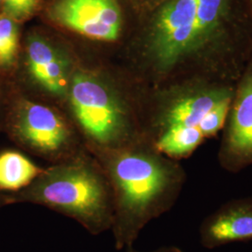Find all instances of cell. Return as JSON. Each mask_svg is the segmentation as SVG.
<instances>
[{"instance_id":"16","label":"cell","mask_w":252,"mask_h":252,"mask_svg":"<svg viewBox=\"0 0 252 252\" xmlns=\"http://www.w3.org/2000/svg\"><path fill=\"white\" fill-rule=\"evenodd\" d=\"M6 14L13 20L30 16L36 9L37 0H2Z\"/></svg>"},{"instance_id":"1","label":"cell","mask_w":252,"mask_h":252,"mask_svg":"<svg viewBox=\"0 0 252 252\" xmlns=\"http://www.w3.org/2000/svg\"><path fill=\"white\" fill-rule=\"evenodd\" d=\"M106 176L113 196V234L118 251L133 246L145 226L168 212L180 196L182 177L156 153L108 150Z\"/></svg>"},{"instance_id":"18","label":"cell","mask_w":252,"mask_h":252,"mask_svg":"<svg viewBox=\"0 0 252 252\" xmlns=\"http://www.w3.org/2000/svg\"><path fill=\"white\" fill-rule=\"evenodd\" d=\"M8 206V200H7V193L0 191V208Z\"/></svg>"},{"instance_id":"9","label":"cell","mask_w":252,"mask_h":252,"mask_svg":"<svg viewBox=\"0 0 252 252\" xmlns=\"http://www.w3.org/2000/svg\"><path fill=\"white\" fill-rule=\"evenodd\" d=\"M230 97L231 94L229 92L218 90L202 93L180 100L168 110L164 119V126L197 127L201 120L212 108Z\"/></svg>"},{"instance_id":"8","label":"cell","mask_w":252,"mask_h":252,"mask_svg":"<svg viewBox=\"0 0 252 252\" xmlns=\"http://www.w3.org/2000/svg\"><path fill=\"white\" fill-rule=\"evenodd\" d=\"M223 156L229 166L252 162V72L243 81L234 105Z\"/></svg>"},{"instance_id":"14","label":"cell","mask_w":252,"mask_h":252,"mask_svg":"<svg viewBox=\"0 0 252 252\" xmlns=\"http://www.w3.org/2000/svg\"><path fill=\"white\" fill-rule=\"evenodd\" d=\"M18 46V28L14 20L0 16V63L11 64Z\"/></svg>"},{"instance_id":"12","label":"cell","mask_w":252,"mask_h":252,"mask_svg":"<svg viewBox=\"0 0 252 252\" xmlns=\"http://www.w3.org/2000/svg\"><path fill=\"white\" fill-rule=\"evenodd\" d=\"M225 0H197L192 51L206 45L216 32Z\"/></svg>"},{"instance_id":"10","label":"cell","mask_w":252,"mask_h":252,"mask_svg":"<svg viewBox=\"0 0 252 252\" xmlns=\"http://www.w3.org/2000/svg\"><path fill=\"white\" fill-rule=\"evenodd\" d=\"M42 171L22 153L14 151L0 153V191L14 193L26 189Z\"/></svg>"},{"instance_id":"17","label":"cell","mask_w":252,"mask_h":252,"mask_svg":"<svg viewBox=\"0 0 252 252\" xmlns=\"http://www.w3.org/2000/svg\"><path fill=\"white\" fill-rule=\"evenodd\" d=\"M126 252H184L180 248L177 247V246H164V247H161L159 249H156L154 251H151V252H140L134 249L133 246L127 247L126 249Z\"/></svg>"},{"instance_id":"6","label":"cell","mask_w":252,"mask_h":252,"mask_svg":"<svg viewBox=\"0 0 252 252\" xmlns=\"http://www.w3.org/2000/svg\"><path fill=\"white\" fill-rule=\"evenodd\" d=\"M13 131L20 143L48 157L62 156L72 144L69 130L62 119L43 105L25 104Z\"/></svg>"},{"instance_id":"2","label":"cell","mask_w":252,"mask_h":252,"mask_svg":"<svg viewBox=\"0 0 252 252\" xmlns=\"http://www.w3.org/2000/svg\"><path fill=\"white\" fill-rule=\"evenodd\" d=\"M8 206L32 204L52 209L80 223L93 235L111 231L113 196L104 172L82 157L43 170L27 188L7 193Z\"/></svg>"},{"instance_id":"13","label":"cell","mask_w":252,"mask_h":252,"mask_svg":"<svg viewBox=\"0 0 252 252\" xmlns=\"http://www.w3.org/2000/svg\"><path fill=\"white\" fill-rule=\"evenodd\" d=\"M59 55L56 50L43 39L32 38L27 48V63L32 77L39 82L47 68Z\"/></svg>"},{"instance_id":"15","label":"cell","mask_w":252,"mask_h":252,"mask_svg":"<svg viewBox=\"0 0 252 252\" xmlns=\"http://www.w3.org/2000/svg\"><path fill=\"white\" fill-rule=\"evenodd\" d=\"M231 97L223 100L221 103L212 108L199 124V130L202 132L205 137L215 135L218 131L221 129L225 123L226 117L229 110V105Z\"/></svg>"},{"instance_id":"19","label":"cell","mask_w":252,"mask_h":252,"mask_svg":"<svg viewBox=\"0 0 252 252\" xmlns=\"http://www.w3.org/2000/svg\"><path fill=\"white\" fill-rule=\"evenodd\" d=\"M0 1H1V0H0Z\"/></svg>"},{"instance_id":"5","label":"cell","mask_w":252,"mask_h":252,"mask_svg":"<svg viewBox=\"0 0 252 252\" xmlns=\"http://www.w3.org/2000/svg\"><path fill=\"white\" fill-rule=\"evenodd\" d=\"M63 27L91 38L116 40L122 25L116 0H59L51 11Z\"/></svg>"},{"instance_id":"11","label":"cell","mask_w":252,"mask_h":252,"mask_svg":"<svg viewBox=\"0 0 252 252\" xmlns=\"http://www.w3.org/2000/svg\"><path fill=\"white\" fill-rule=\"evenodd\" d=\"M205 136L198 127L175 126L165 127L155 140V149L172 158L185 157L192 153Z\"/></svg>"},{"instance_id":"3","label":"cell","mask_w":252,"mask_h":252,"mask_svg":"<svg viewBox=\"0 0 252 252\" xmlns=\"http://www.w3.org/2000/svg\"><path fill=\"white\" fill-rule=\"evenodd\" d=\"M70 101L84 134L101 150L122 148L127 137L123 110L100 81L86 74L75 75Z\"/></svg>"},{"instance_id":"4","label":"cell","mask_w":252,"mask_h":252,"mask_svg":"<svg viewBox=\"0 0 252 252\" xmlns=\"http://www.w3.org/2000/svg\"><path fill=\"white\" fill-rule=\"evenodd\" d=\"M197 0H171L160 11L152 35L153 54L162 67L192 51Z\"/></svg>"},{"instance_id":"7","label":"cell","mask_w":252,"mask_h":252,"mask_svg":"<svg viewBox=\"0 0 252 252\" xmlns=\"http://www.w3.org/2000/svg\"><path fill=\"white\" fill-rule=\"evenodd\" d=\"M199 238L208 250L252 240V197L229 201L207 216L199 228Z\"/></svg>"}]
</instances>
